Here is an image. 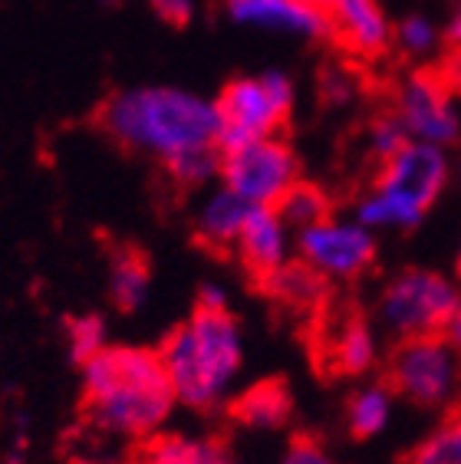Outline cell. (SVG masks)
Returning a JSON list of instances; mask_svg holds the SVG:
<instances>
[{"label":"cell","instance_id":"cell-21","mask_svg":"<svg viewBox=\"0 0 461 464\" xmlns=\"http://www.w3.org/2000/svg\"><path fill=\"white\" fill-rule=\"evenodd\" d=\"M274 208L277 215L284 218L287 227H297V231L310 227V224H319L327 218V198L310 185H293Z\"/></svg>","mask_w":461,"mask_h":464},{"label":"cell","instance_id":"cell-7","mask_svg":"<svg viewBox=\"0 0 461 464\" xmlns=\"http://www.w3.org/2000/svg\"><path fill=\"white\" fill-rule=\"evenodd\" d=\"M224 188L240 195L254 208H274L297 185V159L284 142L258 139L221 152Z\"/></svg>","mask_w":461,"mask_h":464},{"label":"cell","instance_id":"cell-29","mask_svg":"<svg viewBox=\"0 0 461 464\" xmlns=\"http://www.w3.org/2000/svg\"><path fill=\"white\" fill-rule=\"evenodd\" d=\"M445 340L452 343V349L461 356V304H458V310L452 313V320H448V326H445Z\"/></svg>","mask_w":461,"mask_h":464},{"label":"cell","instance_id":"cell-22","mask_svg":"<svg viewBox=\"0 0 461 464\" xmlns=\"http://www.w3.org/2000/svg\"><path fill=\"white\" fill-rule=\"evenodd\" d=\"M99 349H106V323L99 316H76L70 320V356L76 362H89Z\"/></svg>","mask_w":461,"mask_h":464},{"label":"cell","instance_id":"cell-1","mask_svg":"<svg viewBox=\"0 0 461 464\" xmlns=\"http://www.w3.org/2000/svg\"><path fill=\"white\" fill-rule=\"evenodd\" d=\"M99 122L115 142L159 159L165 169L185 155L218 149L214 102L175 86H135L109 99Z\"/></svg>","mask_w":461,"mask_h":464},{"label":"cell","instance_id":"cell-10","mask_svg":"<svg viewBox=\"0 0 461 464\" xmlns=\"http://www.w3.org/2000/svg\"><path fill=\"white\" fill-rule=\"evenodd\" d=\"M396 119L402 122L412 142L442 149L458 135V112H455L452 92H448L445 80H438L432 72H416L402 82Z\"/></svg>","mask_w":461,"mask_h":464},{"label":"cell","instance_id":"cell-30","mask_svg":"<svg viewBox=\"0 0 461 464\" xmlns=\"http://www.w3.org/2000/svg\"><path fill=\"white\" fill-rule=\"evenodd\" d=\"M448 40L461 44V0H458V7H455V14H452V24H448Z\"/></svg>","mask_w":461,"mask_h":464},{"label":"cell","instance_id":"cell-13","mask_svg":"<svg viewBox=\"0 0 461 464\" xmlns=\"http://www.w3.org/2000/svg\"><path fill=\"white\" fill-rule=\"evenodd\" d=\"M287 234L290 231H287L284 218L277 215V208H250L248 221H244L234 244H238L248 270L267 280L287 264V247H290Z\"/></svg>","mask_w":461,"mask_h":464},{"label":"cell","instance_id":"cell-9","mask_svg":"<svg viewBox=\"0 0 461 464\" xmlns=\"http://www.w3.org/2000/svg\"><path fill=\"white\" fill-rule=\"evenodd\" d=\"M300 260L319 277L349 280L363 274L373 264L376 241L373 231L359 221H329L323 218L319 224H310L297 234Z\"/></svg>","mask_w":461,"mask_h":464},{"label":"cell","instance_id":"cell-8","mask_svg":"<svg viewBox=\"0 0 461 464\" xmlns=\"http://www.w3.org/2000/svg\"><path fill=\"white\" fill-rule=\"evenodd\" d=\"M458 382L461 356L438 333L402 340L392 356V385L418 405H445L458 395Z\"/></svg>","mask_w":461,"mask_h":464},{"label":"cell","instance_id":"cell-23","mask_svg":"<svg viewBox=\"0 0 461 464\" xmlns=\"http://www.w3.org/2000/svg\"><path fill=\"white\" fill-rule=\"evenodd\" d=\"M408 464H461V435L455 429L438 431L418 448Z\"/></svg>","mask_w":461,"mask_h":464},{"label":"cell","instance_id":"cell-27","mask_svg":"<svg viewBox=\"0 0 461 464\" xmlns=\"http://www.w3.org/2000/svg\"><path fill=\"white\" fill-rule=\"evenodd\" d=\"M149 4L162 20H169V24H175V27L188 24L191 14H195V0H149Z\"/></svg>","mask_w":461,"mask_h":464},{"label":"cell","instance_id":"cell-18","mask_svg":"<svg viewBox=\"0 0 461 464\" xmlns=\"http://www.w3.org/2000/svg\"><path fill=\"white\" fill-rule=\"evenodd\" d=\"M142 464H230V458L211 438L165 435L145 448Z\"/></svg>","mask_w":461,"mask_h":464},{"label":"cell","instance_id":"cell-25","mask_svg":"<svg viewBox=\"0 0 461 464\" xmlns=\"http://www.w3.org/2000/svg\"><path fill=\"white\" fill-rule=\"evenodd\" d=\"M408 142H412V139H408V132L402 129V122L396 116L376 119L373 129H369V149H373L382 161L392 159V155L399 152L402 145H408Z\"/></svg>","mask_w":461,"mask_h":464},{"label":"cell","instance_id":"cell-15","mask_svg":"<svg viewBox=\"0 0 461 464\" xmlns=\"http://www.w3.org/2000/svg\"><path fill=\"white\" fill-rule=\"evenodd\" d=\"M327 359L339 375L366 372L376 359V336H373V330H369V323H363V320L339 323L337 333L329 336Z\"/></svg>","mask_w":461,"mask_h":464},{"label":"cell","instance_id":"cell-31","mask_svg":"<svg viewBox=\"0 0 461 464\" xmlns=\"http://www.w3.org/2000/svg\"><path fill=\"white\" fill-rule=\"evenodd\" d=\"M452 429H455V431H458V435H461V415H458V419H455V425H452Z\"/></svg>","mask_w":461,"mask_h":464},{"label":"cell","instance_id":"cell-19","mask_svg":"<svg viewBox=\"0 0 461 464\" xmlns=\"http://www.w3.org/2000/svg\"><path fill=\"white\" fill-rule=\"evenodd\" d=\"M392 415V395L389 389L382 385H366L353 395L349 402V411H346V421H349V431L356 438H369L379 435L386 425H389Z\"/></svg>","mask_w":461,"mask_h":464},{"label":"cell","instance_id":"cell-2","mask_svg":"<svg viewBox=\"0 0 461 464\" xmlns=\"http://www.w3.org/2000/svg\"><path fill=\"white\" fill-rule=\"evenodd\" d=\"M89 419L115 435H149L169 419L175 392L162 359L149 349H99L83 362Z\"/></svg>","mask_w":461,"mask_h":464},{"label":"cell","instance_id":"cell-26","mask_svg":"<svg viewBox=\"0 0 461 464\" xmlns=\"http://www.w3.org/2000/svg\"><path fill=\"white\" fill-rule=\"evenodd\" d=\"M280 464H337V461H333L317 441H310V438H297V441L287 448V455L280 458Z\"/></svg>","mask_w":461,"mask_h":464},{"label":"cell","instance_id":"cell-32","mask_svg":"<svg viewBox=\"0 0 461 464\" xmlns=\"http://www.w3.org/2000/svg\"><path fill=\"white\" fill-rule=\"evenodd\" d=\"M458 274H461V254H458Z\"/></svg>","mask_w":461,"mask_h":464},{"label":"cell","instance_id":"cell-5","mask_svg":"<svg viewBox=\"0 0 461 464\" xmlns=\"http://www.w3.org/2000/svg\"><path fill=\"white\" fill-rule=\"evenodd\" d=\"M293 106V86L284 72L267 76H244L224 86L214 99L218 112V152H230L238 145L270 139L277 125L284 122Z\"/></svg>","mask_w":461,"mask_h":464},{"label":"cell","instance_id":"cell-4","mask_svg":"<svg viewBox=\"0 0 461 464\" xmlns=\"http://www.w3.org/2000/svg\"><path fill=\"white\" fill-rule=\"evenodd\" d=\"M448 179V161L438 145L408 142L392 159L382 161L373 191L359 201V224L379 227H416L435 205Z\"/></svg>","mask_w":461,"mask_h":464},{"label":"cell","instance_id":"cell-12","mask_svg":"<svg viewBox=\"0 0 461 464\" xmlns=\"http://www.w3.org/2000/svg\"><path fill=\"white\" fill-rule=\"evenodd\" d=\"M323 14L329 20V34H337L356 53L376 56L389 44V20L376 0H327Z\"/></svg>","mask_w":461,"mask_h":464},{"label":"cell","instance_id":"cell-6","mask_svg":"<svg viewBox=\"0 0 461 464\" xmlns=\"http://www.w3.org/2000/svg\"><path fill=\"white\" fill-rule=\"evenodd\" d=\"M458 304L461 296L452 280L432 270H406L379 296V323L402 340L432 336L448 326Z\"/></svg>","mask_w":461,"mask_h":464},{"label":"cell","instance_id":"cell-14","mask_svg":"<svg viewBox=\"0 0 461 464\" xmlns=\"http://www.w3.org/2000/svg\"><path fill=\"white\" fill-rule=\"evenodd\" d=\"M250 208L240 195H234L230 188H218L208 201H204L201 215H198V234L204 244L211 247H230L238 241L240 227L248 221Z\"/></svg>","mask_w":461,"mask_h":464},{"label":"cell","instance_id":"cell-3","mask_svg":"<svg viewBox=\"0 0 461 464\" xmlns=\"http://www.w3.org/2000/svg\"><path fill=\"white\" fill-rule=\"evenodd\" d=\"M178 402L211 409L221 402L240 369V330L230 313L195 310L172 333L159 353Z\"/></svg>","mask_w":461,"mask_h":464},{"label":"cell","instance_id":"cell-11","mask_svg":"<svg viewBox=\"0 0 461 464\" xmlns=\"http://www.w3.org/2000/svg\"><path fill=\"white\" fill-rule=\"evenodd\" d=\"M224 10L234 24L270 34L307 36V40L329 34L327 14L307 0H224Z\"/></svg>","mask_w":461,"mask_h":464},{"label":"cell","instance_id":"cell-24","mask_svg":"<svg viewBox=\"0 0 461 464\" xmlns=\"http://www.w3.org/2000/svg\"><path fill=\"white\" fill-rule=\"evenodd\" d=\"M396 40H399L406 53L422 56L438 44V30H435V24L428 17H406L399 24V30H396Z\"/></svg>","mask_w":461,"mask_h":464},{"label":"cell","instance_id":"cell-33","mask_svg":"<svg viewBox=\"0 0 461 464\" xmlns=\"http://www.w3.org/2000/svg\"><path fill=\"white\" fill-rule=\"evenodd\" d=\"M458 395H461V382H458Z\"/></svg>","mask_w":461,"mask_h":464},{"label":"cell","instance_id":"cell-17","mask_svg":"<svg viewBox=\"0 0 461 464\" xmlns=\"http://www.w3.org/2000/svg\"><path fill=\"white\" fill-rule=\"evenodd\" d=\"M234 415L248 429H280L290 415V392L280 382H260L240 395Z\"/></svg>","mask_w":461,"mask_h":464},{"label":"cell","instance_id":"cell-28","mask_svg":"<svg viewBox=\"0 0 461 464\" xmlns=\"http://www.w3.org/2000/svg\"><path fill=\"white\" fill-rule=\"evenodd\" d=\"M198 310H211V313H221L228 310V296H224L221 286H201V294H198Z\"/></svg>","mask_w":461,"mask_h":464},{"label":"cell","instance_id":"cell-20","mask_svg":"<svg viewBox=\"0 0 461 464\" xmlns=\"http://www.w3.org/2000/svg\"><path fill=\"white\" fill-rule=\"evenodd\" d=\"M267 284H270V290L277 296H284L287 304L293 306H310L323 294V277H319L317 270L307 267V264H284L277 274L267 277Z\"/></svg>","mask_w":461,"mask_h":464},{"label":"cell","instance_id":"cell-16","mask_svg":"<svg viewBox=\"0 0 461 464\" xmlns=\"http://www.w3.org/2000/svg\"><path fill=\"white\" fill-rule=\"evenodd\" d=\"M109 294L115 306L125 313L139 310L149 300V264L139 250L123 247L113 254V270H109Z\"/></svg>","mask_w":461,"mask_h":464}]
</instances>
